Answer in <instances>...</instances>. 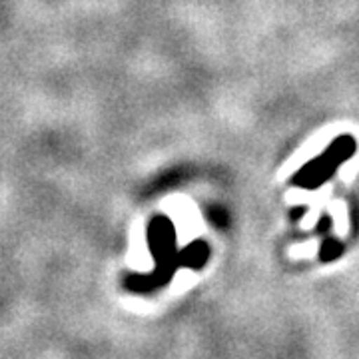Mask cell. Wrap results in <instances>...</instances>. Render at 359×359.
Returning a JSON list of instances; mask_svg holds the SVG:
<instances>
[{
	"mask_svg": "<svg viewBox=\"0 0 359 359\" xmlns=\"http://www.w3.org/2000/svg\"><path fill=\"white\" fill-rule=\"evenodd\" d=\"M210 219L216 224V226H224L228 224V214L219 208H210Z\"/></svg>",
	"mask_w": 359,
	"mask_h": 359,
	"instance_id": "277c9868",
	"label": "cell"
},
{
	"mask_svg": "<svg viewBox=\"0 0 359 359\" xmlns=\"http://www.w3.org/2000/svg\"><path fill=\"white\" fill-rule=\"evenodd\" d=\"M344 254V244L341 242H337V240H325L323 245H321V252H320V259L321 262H332L335 257H339Z\"/></svg>",
	"mask_w": 359,
	"mask_h": 359,
	"instance_id": "3957f363",
	"label": "cell"
},
{
	"mask_svg": "<svg viewBox=\"0 0 359 359\" xmlns=\"http://www.w3.org/2000/svg\"><path fill=\"white\" fill-rule=\"evenodd\" d=\"M210 256V245H205L204 242H196L190 244L182 254H178V266H194L200 268L205 259Z\"/></svg>",
	"mask_w": 359,
	"mask_h": 359,
	"instance_id": "7a4b0ae2",
	"label": "cell"
},
{
	"mask_svg": "<svg viewBox=\"0 0 359 359\" xmlns=\"http://www.w3.org/2000/svg\"><path fill=\"white\" fill-rule=\"evenodd\" d=\"M355 150H358V142L353 136H349V134L339 136L337 140H334L325 148L323 154L313 158L295 174L292 180L294 186L304 188V190H318L334 176L344 162H347L355 154Z\"/></svg>",
	"mask_w": 359,
	"mask_h": 359,
	"instance_id": "6da1fadb",
	"label": "cell"
}]
</instances>
